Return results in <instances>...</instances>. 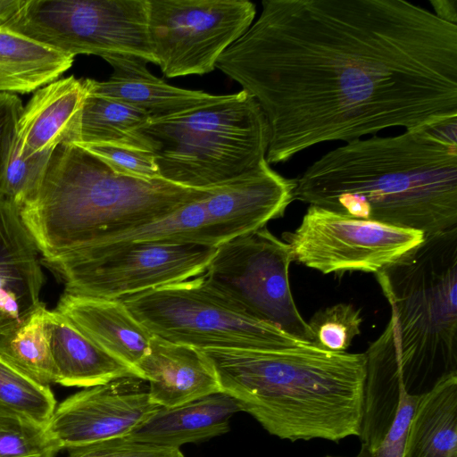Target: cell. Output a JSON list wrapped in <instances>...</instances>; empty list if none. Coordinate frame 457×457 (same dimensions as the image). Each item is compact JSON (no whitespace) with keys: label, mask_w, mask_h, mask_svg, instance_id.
I'll return each instance as SVG.
<instances>
[{"label":"cell","mask_w":457,"mask_h":457,"mask_svg":"<svg viewBox=\"0 0 457 457\" xmlns=\"http://www.w3.org/2000/svg\"><path fill=\"white\" fill-rule=\"evenodd\" d=\"M164 180L211 189L255 168L266 157L268 120L244 90L183 115L150 121L136 131Z\"/></svg>","instance_id":"cell-6"},{"label":"cell","mask_w":457,"mask_h":457,"mask_svg":"<svg viewBox=\"0 0 457 457\" xmlns=\"http://www.w3.org/2000/svg\"><path fill=\"white\" fill-rule=\"evenodd\" d=\"M159 408L150 401L145 379L123 377L84 388L57 403L47 429L66 450L128 436Z\"/></svg>","instance_id":"cell-13"},{"label":"cell","mask_w":457,"mask_h":457,"mask_svg":"<svg viewBox=\"0 0 457 457\" xmlns=\"http://www.w3.org/2000/svg\"><path fill=\"white\" fill-rule=\"evenodd\" d=\"M375 277L391 316L365 352L362 451L382 441L403 394L421 397L457 376V226L426 234Z\"/></svg>","instance_id":"cell-2"},{"label":"cell","mask_w":457,"mask_h":457,"mask_svg":"<svg viewBox=\"0 0 457 457\" xmlns=\"http://www.w3.org/2000/svg\"><path fill=\"white\" fill-rule=\"evenodd\" d=\"M362 317L350 303H337L317 311L308 322L312 344L331 352H345L360 335Z\"/></svg>","instance_id":"cell-30"},{"label":"cell","mask_w":457,"mask_h":457,"mask_svg":"<svg viewBox=\"0 0 457 457\" xmlns=\"http://www.w3.org/2000/svg\"><path fill=\"white\" fill-rule=\"evenodd\" d=\"M429 3L437 18L457 25V0H430Z\"/></svg>","instance_id":"cell-36"},{"label":"cell","mask_w":457,"mask_h":457,"mask_svg":"<svg viewBox=\"0 0 457 457\" xmlns=\"http://www.w3.org/2000/svg\"><path fill=\"white\" fill-rule=\"evenodd\" d=\"M137 370L148 383L150 401L159 407L173 408L221 392L211 363L199 349L154 336Z\"/></svg>","instance_id":"cell-17"},{"label":"cell","mask_w":457,"mask_h":457,"mask_svg":"<svg viewBox=\"0 0 457 457\" xmlns=\"http://www.w3.org/2000/svg\"><path fill=\"white\" fill-rule=\"evenodd\" d=\"M49 320L56 384L87 388L123 377H138L129 366L98 347L56 309L50 311Z\"/></svg>","instance_id":"cell-21"},{"label":"cell","mask_w":457,"mask_h":457,"mask_svg":"<svg viewBox=\"0 0 457 457\" xmlns=\"http://www.w3.org/2000/svg\"><path fill=\"white\" fill-rule=\"evenodd\" d=\"M217 187L120 175L80 145H62L53 151L38 187L20 213L47 263L112 233L164 217Z\"/></svg>","instance_id":"cell-5"},{"label":"cell","mask_w":457,"mask_h":457,"mask_svg":"<svg viewBox=\"0 0 457 457\" xmlns=\"http://www.w3.org/2000/svg\"><path fill=\"white\" fill-rule=\"evenodd\" d=\"M216 69L261 106L269 164L457 118V25L405 0H264Z\"/></svg>","instance_id":"cell-1"},{"label":"cell","mask_w":457,"mask_h":457,"mask_svg":"<svg viewBox=\"0 0 457 457\" xmlns=\"http://www.w3.org/2000/svg\"><path fill=\"white\" fill-rule=\"evenodd\" d=\"M424 236L418 230L309 205L298 228L283 237L294 262L323 274H375L420 244Z\"/></svg>","instance_id":"cell-12"},{"label":"cell","mask_w":457,"mask_h":457,"mask_svg":"<svg viewBox=\"0 0 457 457\" xmlns=\"http://www.w3.org/2000/svg\"><path fill=\"white\" fill-rule=\"evenodd\" d=\"M149 122L150 119L142 111L112 98L86 92L77 145L120 144L145 149L136 131Z\"/></svg>","instance_id":"cell-26"},{"label":"cell","mask_w":457,"mask_h":457,"mask_svg":"<svg viewBox=\"0 0 457 457\" xmlns=\"http://www.w3.org/2000/svg\"><path fill=\"white\" fill-rule=\"evenodd\" d=\"M403 457H457V376L421 397L409 425Z\"/></svg>","instance_id":"cell-23"},{"label":"cell","mask_w":457,"mask_h":457,"mask_svg":"<svg viewBox=\"0 0 457 457\" xmlns=\"http://www.w3.org/2000/svg\"><path fill=\"white\" fill-rule=\"evenodd\" d=\"M204 199L189 203L156 220L107 235L87 248L130 242L197 244L218 247L227 239L208 221Z\"/></svg>","instance_id":"cell-24"},{"label":"cell","mask_w":457,"mask_h":457,"mask_svg":"<svg viewBox=\"0 0 457 457\" xmlns=\"http://www.w3.org/2000/svg\"><path fill=\"white\" fill-rule=\"evenodd\" d=\"M68 457H184L180 448L114 437L66 449Z\"/></svg>","instance_id":"cell-32"},{"label":"cell","mask_w":457,"mask_h":457,"mask_svg":"<svg viewBox=\"0 0 457 457\" xmlns=\"http://www.w3.org/2000/svg\"><path fill=\"white\" fill-rule=\"evenodd\" d=\"M295 179L275 171L263 159L255 168L219 186L203 200L208 221L227 240L281 218L295 200Z\"/></svg>","instance_id":"cell-14"},{"label":"cell","mask_w":457,"mask_h":457,"mask_svg":"<svg viewBox=\"0 0 457 457\" xmlns=\"http://www.w3.org/2000/svg\"><path fill=\"white\" fill-rule=\"evenodd\" d=\"M421 397L403 394L393 422L382 441L372 451H360L356 457H403L409 425Z\"/></svg>","instance_id":"cell-33"},{"label":"cell","mask_w":457,"mask_h":457,"mask_svg":"<svg viewBox=\"0 0 457 457\" xmlns=\"http://www.w3.org/2000/svg\"><path fill=\"white\" fill-rule=\"evenodd\" d=\"M148 0H25L10 29L75 57L127 56L155 64Z\"/></svg>","instance_id":"cell-8"},{"label":"cell","mask_w":457,"mask_h":457,"mask_svg":"<svg viewBox=\"0 0 457 457\" xmlns=\"http://www.w3.org/2000/svg\"><path fill=\"white\" fill-rule=\"evenodd\" d=\"M79 145L96 155L118 174L147 180L162 179L154 155L146 149L120 144Z\"/></svg>","instance_id":"cell-31"},{"label":"cell","mask_w":457,"mask_h":457,"mask_svg":"<svg viewBox=\"0 0 457 457\" xmlns=\"http://www.w3.org/2000/svg\"><path fill=\"white\" fill-rule=\"evenodd\" d=\"M85 95L82 79L72 75L36 90L16 127L23 153H52L62 145L79 144Z\"/></svg>","instance_id":"cell-18"},{"label":"cell","mask_w":457,"mask_h":457,"mask_svg":"<svg viewBox=\"0 0 457 457\" xmlns=\"http://www.w3.org/2000/svg\"><path fill=\"white\" fill-rule=\"evenodd\" d=\"M241 411L237 402L222 392L187 403L160 407L127 436L136 441L180 448L220 436L229 430L232 416Z\"/></svg>","instance_id":"cell-20"},{"label":"cell","mask_w":457,"mask_h":457,"mask_svg":"<svg viewBox=\"0 0 457 457\" xmlns=\"http://www.w3.org/2000/svg\"><path fill=\"white\" fill-rule=\"evenodd\" d=\"M44 284L40 253L20 209L0 195V337L21 325L42 303Z\"/></svg>","instance_id":"cell-15"},{"label":"cell","mask_w":457,"mask_h":457,"mask_svg":"<svg viewBox=\"0 0 457 457\" xmlns=\"http://www.w3.org/2000/svg\"><path fill=\"white\" fill-rule=\"evenodd\" d=\"M216 248L130 242L87 248L46 265L62 281L65 293L122 299L202 275Z\"/></svg>","instance_id":"cell-9"},{"label":"cell","mask_w":457,"mask_h":457,"mask_svg":"<svg viewBox=\"0 0 457 457\" xmlns=\"http://www.w3.org/2000/svg\"><path fill=\"white\" fill-rule=\"evenodd\" d=\"M290 245L266 226L220 245L201 275L212 290L250 315L312 343V331L295 305L288 270Z\"/></svg>","instance_id":"cell-10"},{"label":"cell","mask_w":457,"mask_h":457,"mask_svg":"<svg viewBox=\"0 0 457 457\" xmlns=\"http://www.w3.org/2000/svg\"><path fill=\"white\" fill-rule=\"evenodd\" d=\"M120 300L153 336L199 350L308 343L250 315L208 287L201 275Z\"/></svg>","instance_id":"cell-7"},{"label":"cell","mask_w":457,"mask_h":457,"mask_svg":"<svg viewBox=\"0 0 457 457\" xmlns=\"http://www.w3.org/2000/svg\"><path fill=\"white\" fill-rule=\"evenodd\" d=\"M200 351L221 392L270 435L292 442L360 436L365 353L331 352L312 343Z\"/></svg>","instance_id":"cell-4"},{"label":"cell","mask_w":457,"mask_h":457,"mask_svg":"<svg viewBox=\"0 0 457 457\" xmlns=\"http://www.w3.org/2000/svg\"><path fill=\"white\" fill-rule=\"evenodd\" d=\"M155 64L167 78L204 75L253 24L247 0H148Z\"/></svg>","instance_id":"cell-11"},{"label":"cell","mask_w":457,"mask_h":457,"mask_svg":"<svg viewBox=\"0 0 457 457\" xmlns=\"http://www.w3.org/2000/svg\"><path fill=\"white\" fill-rule=\"evenodd\" d=\"M61 450L47 427L0 412V457H55Z\"/></svg>","instance_id":"cell-29"},{"label":"cell","mask_w":457,"mask_h":457,"mask_svg":"<svg viewBox=\"0 0 457 457\" xmlns=\"http://www.w3.org/2000/svg\"><path fill=\"white\" fill-rule=\"evenodd\" d=\"M112 74L107 80L82 79L86 92L112 98L145 112L150 121L172 119L220 101L212 95L167 84L153 75L141 59L112 56L104 59Z\"/></svg>","instance_id":"cell-16"},{"label":"cell","mask_w":457,"mask_h":457,"mask_svg":"<svg viewBox=\"0 0 457 457\" xmlns=\"http://www.w3.org/2000/svg\"><path fill=\"white\" fill-rule=\"evenodd\" d=\"M24 4L25 0H0V28L10 29Z\"/></svg>","instance_id":"cell-35"},{"label":"cell","mask_w":457,"mask_h":457,"mask_svg":"<svg viewBox=\"0 0 457 457\" xmlns=\"http://www.w3.org/2000/svg\"><path fill=\"white\" fill-rule=\"evenodd\" d=\"M294 199L432 234L457 226V144L433 128L355 139L295 179Z\"/></svg>","instance_id":"cell-3"},{"label":"cell","mask_w":457,"mask_h":457,"mask_svg":"<svg viewBox=\"0 0 457 457\" xmlns=\"http://www.w3.org/2000/svg\"><path fill=\"white\" fill-rule=\"evenodd\" d=\"M49 315L50 310L41 303L21 325L0 337V356L47 386L56 384Z\"/></svg>","instance_id":"cell-25"},{"label":"cell","mask_w":457,"mask_h":457,"mask_svg":"<svg viewBox=\"0 0 457 457\" xmlns=\"http://www.w3.org/2000/svg\"><path fill=\"white\" fill-rule=\"evenodd\" d=\"M55 309L98 347L129 366L139 377L137 367L148 352L153 335L120 299L86 297L63 292Z\"/></svg>","instance_id":"cell-19"},{"label":"cell","mask_w":457,"mask_h":457,"mask_svg":"<svg viewBox=\"0 0 457 457\" xmlns=\"http://www.w3.org/2000/svg\"><path fill=\"white\" fill-rule=\"evenodd\" d=\"M22 109L17 95L0 93V185Z\"/></svg>","instance_id":"cell-34"},{"label":"cell","mask_w":457,"mask_h":457,"mask_svg":"<svg viewBox=\"0 0 457 457\" xmlns=\"http://www.w3.org/2000/svg\"><path fill=\"white\" fill-rule=\"evenodd\" d=\"M326 457H336V456H326Z\"/></svg>","instance_id":"cell-37"},{"label":"cell","mask_w":457,"mask_h":457,"mask_svg":"<svg viewBox=\"0 0 457 457\" xmlns=\"http://www.w3.org/2000/svg\"><path fill=\"white\" fill-rule=\"evenodd\" d=\"M52 153L24 154L15 133L1 180L0 195L21 209L38 187Z\"/></svg>","instance_id":"cell-28"},{"label":"cell","mask_w":457,"mask_h":457,"mask_svg":"<svg viewBox=\"0 0 457 457\" xmlns=\"http://www.w3.org/2000/svg\"><path fill=\"white\" fill-rule=\"evenodd\" d=\"M56 405L50 386L35 381L0 356V412L47 427Z\"/></svg>","instance_id":"cell-27"},{"label":"cell","mask_w":457,"mask_h":457,"mask_svg":"<svg viewBox=\"0 0 457 457\" xmlns=\"http://www.w3.org/2000/svg\"><path fill=\"white\" fill-rule=\"evenodd\" d=\"M74 57L0 28V93L27 94L56 80Z\"/></svg>","instance_id":"cell-22"}]
</instances>
